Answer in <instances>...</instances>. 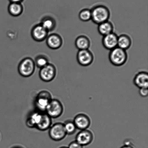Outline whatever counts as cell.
<instances>
[{"mask_svg": "<svg viewBox=\"0 0 148 148\" xmlns=\"http://www.w3.org/2000/svg\"><path fill=\"white\" fill-rule=\"evenodd\" d=\"M91 20L96 24H99L108 21L110 16L109 10L105 6H95L91 10Z\"/></svg>", "mask_w": 148, "mask_h": 148, "instance_id": "6da1fadb", "label": "cell"}, {"mask_svg": "<svg viewBox=\"0 0 148 148\" xmlns=\"http://www.w3.org/2000/svg\"><path fill=\"white\" fill-rule=\"evenodd\" d=\"M52 98L51 94L49 91H40L37 94L34 101L36 111L42 113H45L46 108Z\"/></svg>", "mask_w": 148, "mask_h": 148, "instance_id": "7a4b0ae2", "label": "cell"}, {"mask_svg": "<svg viewBox=\"0 0 148 148\" xmlns=\"http://www.w3.org/2000/svg\"><path fill=\"white\" fill-rule=\"evenodd\" d=\"M109 59L110 62L116 66H120L127 62V55L126 50L118 47L110 50Z\"/></svg>", "mask_w": 148, "mask_h": 148, "instance_id": "3957f363", "label": "cell"}, {"mask_svg": "<svg viewBox=\"0 0 148 148\" xmlns=\"http://www.w3.org/2000/svg\"><path fill=\"white\" fill-rule=\"evenodd\" d=\"M36 66L34 60L31 58H25L19 63L18 66V73L23 77H29L34 73Z\"/></svg>", "mask_w": 148, "mask_h": 148, "instance_id": "277c9868", "label": "cell"}, {"mask_svg": "<svg viewBox=\"0 0 148 148\" xmlns=\"http://www.w3.org/2000/svg\"><path fill=\"white\" fill-rule=\"evenodd\" d=\"M63 111L62 103L59 100L52 98L46 108L45 113L52 118H56L62 115Z\"/></svg>", "mask_w": 148, "mask_h": 148, "instance_id": "5b68a950", "label": "cell"}, {"mask_svg": "<svg viewBox=\"0 0 148 148\" xmlns=\"http://www.w3.org/2000/svg\"><path fill=\"white\" fill-rule=\"evenodd\" d=\"M49 134L50 138L55 141H59L63 140L67 135L65 131L63 123H57L52 125L49 129Z\"/></svg>", "mask_w": 148, "mask_h": 148, "instance_id": "8992f818", "label": "cell"}, {"mask_svg": "<svg viewBox=\"0 0 148 148\" xmlns=\"http://www.w3.org/2000/svg\"><path fill=\"white\" fill-rule=\"evenodd\" d=\"M56 75V69L54 65L49 63L40 69L39 76L43 82H49L54 79Z\"/></svg>", "mask_w": 148, "mask_h": 148, "instance_id": "52a82bcc", "label": "cell"}, {"mask_svg": "<svg viewBox=\"0 0 148 148\" xmlns=\"http://www.w3.org/2000/svg\"><path fill=\"white\" fill-rule=\"evenodd\" d=\"M94 57L92 52L88 49L79 50L77 55L78 63L83 66H88L93 61Z\"/></svg>", "mask_w": 148, "mask_h": 148, "instance_id": "ba28073f", "label": "cell"}, {"mask_svg": "<svg viewBox=\"0 0 148 148\" xmlns=\"http://www.w3.org/2000/svg\"><path fill=\"white\" fill-rule=\"evenodd\" d=\"M47 31L40 24L36 25L32 28L31 35L32 38L35 41L40 42L46 40L49 35Z\"/></svg>", "mask_w": 148, "mask_h": 148, "instance_id": "9c48e42d", "label": "cell"}, {"mask_svg": "<svg viewBox=\"0 0 148 148\" xmlns=\"http://www.w3.org/2000/svg\"><path fill=\"white\" fill-rule=\"evenodd\" d=\"M94 136L92 132L86 129L80 130L76 135L75 141L82 146H88L92 142Z\"/></svg>", "mask_w": 148, "mask_h": 148, "instance_id": "30bf717a", "label": "cell"}, {"mask_svg": "<svg viewBox=\"0 0 148 148\" xmlns=\"http://www.w3.org/2000/svg\"><path fill=\"white\" fill-rule=\"evenodd\" d=\"M77 129H88L91 125V120L86 114H79L75 116L73 120Z\"/></svg>", "mask_w": 148, "mask_h": 148, "instance_id": "8fae6325", "label": "cell"}, {"mask_svg": "<svg viewBox=\"0 0 148 148\" xmlns=\"http://www.w3.org/2000/svg\"><path fill=\"white\" fill-rule=\"evenodd\" d=\"M46 43L49 48L53 50H56L61 47L63 45V40L59 34L52 33L48 36L46 39Z\"/></svg>", "mask_w": 148, "mask_h": 148, "instance_id": "7c38bea8", "label": "cell"}, {"mask_svg": "<svg viewBox=\"0 0 148 148\" xmlns=\"http://www.w3.org/2000/svg\"><path fill=\"white\" fill-rule=\"evenodd\" d=\"M118 37L114 32L103 37L102 43L104 47L107 50H111L117 47Z\"/></svg>", "mask_w": 148, "mask_h": 148, "instance_id": "4fadbf2b", "label": "cell"}, {"mask_svg": "<svg viewBox=\"0 0 148 148\" xmlns=\"http://www.w3.org/2000/svg\"><path fill=\"white\" fill-rule=\"evenodd\" d=\"M134 85L140 88H148V74L147 72H138L133 79Z\"/></svg>", "mask_w": 148, "mask_h": 148, "instance_id": "5bb4252c", "label": "cell"}, {"mask_svg": "<svg viewBox=\"0 0 148 148\" xmlns=\"http://www.w3.org/2000/svg\"><path fill=\"white\" fill-rule=\"evenodd\" d=\"M42 114V113L37 111L31 113L26 120V124L27 127L30 128H36L41 118Z\"/></svg>", "mask_w": 148, "mask_h": 148, "instance_id": "9a60e30c", "label": "cell"}, {"mask_svg": "<svg viewBox=\"0 0 148 148\" xmlns=\"http://www.w3.org/2000/svg\"><path fill=\"white\" fill-rule=\"evenodd\" d=\"M52 125V118L45 113H42L41 119L36 127L41 131H45L50 129Z\"/></svg>", "mask_w": 148, "mask_h": 148, "instance_id": "2e32d148", "label": "cell"}, {"mask_svg": "<svg viewBox=\"0 0 148 148\" xmlns=\"http://www.w3.org/2000/svg\"><path fill=\"white\" fill-rule=\"evenodd\" d=\"M90 44L89 39L84 35L78 36L75 41V47L79 50L88 49L90 46Z\"/></svg>", "mask_w": 148, "mask_h": 148, "instance_id": "e0dca14e", "label": "cell"}, {"mask_svg": "<svg viewBox=\"0 0 148 148\" xmlns=\"http://www.w3.org/2000/svg\"><path fill=\"white\" fill-rule=\"evenodd\" d=\"M24 8L21 3H10L8 10L10 15L14 17H18L22 14Z\"/></svg>", "mask_w": 148, "mask_h": 148, "instance_id": "ac0fdd59", "label": "cell"}, {"mask_svg": "<svg viewBox=\"0 0 148 148\" xmlns=\"http://www.w3.org/2000/svg\"><path fill=\"white\" fill-rule=\"evenodd\" d=\"M114 26L111 22H104L98 25V30L100 34L103 36L113 32Z\"/></svg>", "mask_w": 148, "mask_h": 148, "instance_id": "d6986e66", "label": "cell"}, {"mask_svg": "<svg viewBox=\"0 0 148 148\" xmlns=\"http://www.w3.org/2000/svg\"><path fill=\"white\" fill-rule=\"evenodd\" d=\"M132 40L130 36L125 34L121 35L118 37L117 47L126 50L131 46Z\"/></svg>", "mask_w": 148, "mask_h": 148, "instance_id": "ffe728a7", "label": "cell"}, {"mask_svg": "<svg viewBox=\"0 0 148 148\" xmlns=\"http://www.w3.org/2000/svg\"><path fill=\"white\" fill-rule=\"evenodd\" d=\"M40 24L49 32L53 31L56 27V20L50 16H46L43 17Z\"/></svg>", "mask_w": 148, "mask_h": 148, "instance_id": "44dd1931", "label": "cell"}, {"mask_svg": "<svg viewBox=\"0 0 148 148\" xmlns=\"http://www.w3.org/2000/svg\"><path fill=\"white\" fill-rule=\"evenodd\" d=\"M65 131L66 134L72 135L75 133L77 129L73 120H68L63 124Z\"/></svg>", "mask_w": 148, "mask_h": 148, "instance_id": "7402d4cb", "label": "cell"}, {"mask_svg": "<svg viewBox=\"0 0 148 148\" xmlns=\"http://www.w3.org/2000/svg\"><path fill=\"white\" fill-rule=\"evenodd\" d=\"M34 62L36 66L40 69L44 67L49 63V59L44 55L37 56L35 59Z\"/></svg>", "mask_w": 148, "mask_h": 148, "instance_id": "603a6c76", "label": "cell"}, {"mask_svg": "<svg viewBox=\"0 0 148 148\" xmlns=\"http://www.w3.org/2000/svg\"><path fill=\"white\" fill-rule=\"evenodd\" d=\"M78 17L79 19L82 21H89L91 19V10L88 9H84L80 11Z\"/></svg>", "mask_w": 148, "mask_h": 148, "instance_id": "cb8c5ba5", "label": "cell"}, {"mask_svg": "<svg viewBox=\"0 0 148 148\" xmlns=\"http://www.w3.org/2000/svg\"><path fill=\"white\" fill-rule=\"evenodd\" d=\"M139 93L140 96L143 98L147 97L148 95V88H140Z\"/></svg>", "mask_w": 148, "mask_h": 148, "instance_id": "d4e9b609", "label": "cell"}, {"mask_svg": "<svg viewBox=\"0 0 148 148\" xmlns=\"http://www.w3.org/2000/svg\"><path fill=\"white\" fill-rule=\"evenodd\" d=\"M68 148H83V146H81L75 140L70 143Z\"/></svg>", "mask_w": 148, "mask_h": 148, "instance_id": "484cf974", "label": "cell"}, {"mask_svg": "<svg viewBox=\"0 0 148 148\" xmlns=\"http://www.w3.org/2000/svg\"><path fill=\"white\" fill-rule=\"evenodd\" d=\"M10 3H21L24 0H9Z\"/></svg>", "mask_w": 148, "mask_h": 148, "instance_id": "4316f807", "label": "cell"}, {"mask_svg": "<svg viewBox=\"0 0 148 148\" xmlns=\"http://www.w3.org/2000/svg\"><path fill=\"white\" fill-rule=\"evenodd\" d=\"M120 148H134L131 145H125L122 146Z\"/></svg>", "mask_w": 148, "mask_h": 148, "instance_id": "83f0119b", "label": "cell"}, {"mask_svg": "<svg viewBox=\"0 0 148 148\" xmlns=\"http://www.w3.org/2000/svg\"><path fill=\"white\" fill-rule=\"evenodd\" d=\"M11 148H23L22 147H21V146H14V147H13Z\"/></svg>", "mask_w": 148, "mask_h": 148, "instance_id": "f1b7e54d", "label": "cell"}, {"mask_svg": "<svg viewBox=\"0 0 148 148\" xmlns=\"http://www.w3.org/2000/svg\"><path fill=\"white\" fill-rule=\"evenodd\" d=\"M59 148H68V147H65V146H63V147H60Z\"/></svg>", "mask_w": 148, "mask_h": 148, "instance_id": "f546056e", "label": "cell"}, {"mask_svg": "<svg viewBox=\"0 0 148 148\" xmlns=\"http://www.w3.org/2000/svg\"><path fill=\"white\" fill-rule=\"evenodd\" d=\"M0 138H1V136H0Z\"/></svg>", "mask_w": 148, "mask_h": 148, "instance_id": "4dcf8cb0", "label": "cell"}]
</instances>
